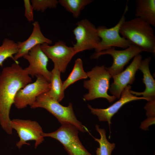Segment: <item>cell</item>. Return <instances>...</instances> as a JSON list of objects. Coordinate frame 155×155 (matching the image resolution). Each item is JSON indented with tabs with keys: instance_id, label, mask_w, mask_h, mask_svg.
I'll list each match as a JSON object with an SVG mask.
<instances>
[{
	"instance_id": "10",
	"label": "cell",
	"mask_w": 155,
	"mask_h": 155,
	"mask_svg": "<svg viewBox=\"0 0 155 155\" xmlns=\"http://www.w3.org/2000/svg\"><path fill=\"white\" fill-rule=\"evenodd\" d=\"M36 80L20 89L15 96L13 104L19 109L30 106L35 101L37 97L48 92L51 88L50 82L41 75L36 76Z\"/></svg>"
},
{
	"instance_id": "12",
	"label": "cell",
	"mask_w": 155,
	"mask_h": 155,
	"mask_svg": "<svg viewBox=\"0 0 155 155\" xmlns=\"http://www.w3.org/2000/svg\"><path fill=\"white\" fill-rule=\"evenodd\" d=\"M23 57L29 63L28 66L24 69L28 75L33 77L42 75L50 82L51 73L47 68L49 58L42 50L40 44L34 47Z\"/></svg>"
},
{
	"instance_id": "13",
	"label": "cell",
	"mask_w": 155,
	"mask_h": 155,
	"mask_svg": "<svg viewBox=\"0 0 155 155\" xmlns=\"http://www.w3.org/2000/svg\"><path fill=\"white\" fill-rule=\"evenodd\" d=\"M141 55L135 56L131 64L124 70L112 78L113 82L110 86L111 93L116 98H120L122 92L128 85L132 84L135 80V74L142 60Z\"/></svg>"
},
{
	"instance_id": "15",
	"label": "cell",
	"mask_w": 155,
	"mask_h": 155,
	"mask_svg": "<svg viewBox=\"0 0 155 155\" xmlns=\"http://www.w3.org/2000/svg\"><path fill=\"white\" fill-rule=\"evenodd\" d=\"M32 32L29 37L26 40L18 42L17 43L18 51L14 56L15 62L19 58L28 54L30 50L35 46L47 43L51 44L52 41L46 37L42 34L38 22L36 21L33 23Z\"/></svg>"
},
{
	"instance_id": "8",
	"label": "cell",
	"mask_w": 155,
	"mask_h": 155,
	"mask_svg": "<svg viewBox=\"0 0 155 155\" xmlns=\"http://www.w3.org/2000/svg\"><path fill=\"white\" fill-rule=\"evenodd\" d=\"M76 25L73 31L76 40L73 46L76 53L95 49L100 40L97 28L86 19L78 22Z\"/></svg>"
},
{
	"instance_id": "20",
	"label": "cell",
	"mask_w": 155,
	"mask_h": 155,
	"mask_svg": "<svg viewBox=\"0 0 155 155\" xmlns=\"http://www.w3.org/2000/svg\"><path fill=\"white\" fill-rule=\"evenodd\" d=\"M87 78V73L83 69L82 61L80 58H78L75 61L71 72L63 83V89L65 90L70 85L77 81Z\"/></svg>"
},
{
	"instance_id": "14",
	"label": "cell",
	"mask_w": 155,
	"mask_h": 155,
	"mask_svg": "<svg viewBox=\"0 0 155 155\" xmlns=\"http://www.w3.org/2000/svg\"><path fill=\"white\" fill-rule=\"evenodd\" d=\"M131 87L127 85L123 90L119 100L112 105L105 108H95L88 104L91 113L98 117L100 121H107L110 129L112 117L124 104L131 101L140 100H147L143 97H138L130 92Z\"/></svg>"
},
{
	"instance_id": "23",
	"label": "cell",
	"mask_w": 155,
	"mask_h": 155,
	"mask_svg": "<svg viewBox=\"0 0 155 155\" xmlns=\"http://www.w3.org/2000/svg\"><path fill=\"white\" fill-rule=\"evenodd\" d=\"M31 2L34 10L42 12L48 8H56L58 3L56 0H32Z\"/></svg>"
},
{
	"instance_id": "4",
	"label": "cell",
	"mask_w": 155,
	"mask_h": 155,
	"mask_svg": "<svg viewBox=\"0 0 155 155\" xmlns=\"http://www.w3.org/2000/svg\"><path fill=\"white\" fill-rule=\"evenodd\" d=\"M86 73L89 80L84 81L83 87L88 90V92L83 96L84 100L103 98L112 102L116 100L115 97L108 93L110 80L112 78L106 67L103 65L96 66Z\"/></svg>"
},
{
	"instance_id": "27",
	"label": "cell",
	"mask_w": 155,
	"mask_h": 155,
	"mask_svg": "<svg viewBox=\"0 0 155 155\" xmlns=\"http://www.w3.org/2000/svg\"><path fill=\"white\" fill-rule=\"evenodd\" d=\"M0 74H1V73H0Z\"/></svg>"
},
{
	"instance_id": "11",
	"label": "cell",
	"mask_w": 155,
	"mask_h": 155,
	"mask_svg": "<svg viewBox=\"0 0 155 155\" xmlns=\"http://www.w3.org/2000/svg\"><path fill=\"white\" fill-rule=\"evenodd\" d=\"M44 53L54 64V67L61 73H64L69 63L76 54L73 47L67 46L65 43L59 40L52 46L47 43L40 45Z\"/></svg>"
},
{
	"instance_id": "7",
	"label": "cell",
	"mask_w": 155,
	"mask_h": 155,
	"mask_svg": "<svg viewBox=\"0 0 155 155\" xmlns=\"http://www.w3.org/2000/svg\"><path fill=\"white\" fill-rule=\"evenodd\" d=\"M10 125L12 129L16 130L19 137V141L16 144L19 149L24 145H30L27 142L32 140L35 142L34 148L36 149L44 141L42 128L36 121L15 119L11 120Z\"/></svg>"
},
{
	"instance_id": "21",
	"label": "cell",
	"mask_w": 155,
	"mask_h": 155,
	"mask_svg": "<svg viewBox=\"0 0 155 155\" xmlns=\"http://www.w3.org/2000/svg\"><path fill=\"white\" fill-rule=\"evenodd\" d=\"M93 1L92 0H59L61 5L68 11L71 13L74 18H77L81 11Z\"/></svg>"
},
{
	"instance_id": "19",
	"label": "cell",
	"mask_w": 155,
	"mask_h": 155,
	"mask_svg": "<svg viewBox=\"0 0 155 155\" xmlns=\"http://www.w3.org/2000/svg\"><path fill=\"white\" fill-rule=\"evenodd\" d=\"M96 129L99 133L100 139L96 138L92 135L94 140L99 144V146L96 151V155H111V153L115 147L114 143H111L107 140L106 131L104 129L100 128L98 125H96Z\"/></svg>"
},
{
	"instance_id": "22",
	"label": "cell",
	"mask_w": 155,
	"mask_h": 155,
	"mask_svg": "<svg viewBox=\"0 0 155 155\" xmlns=\"http://www.w3.org/2000/svg\"><path fill=\"white\" fill-rule=\"evenodd\" d=\"M18 51L17 43L7 38L4 39L0 46V66L2 67L3 62L8 58L14 61V56Z\"/></svg>"
},
{
	"instance_id": "17",
	"label": "cell",
	"mask_w": 155,
	"mask_h": 155,
	"mask_svg": "<svg viewBox=\"0 0 155 155\" xmlns=\"http://www.w3.org/2000/svg\"><path fill=\"white\" fill-rule=\"evenodd\" d=\"M135 2V16L155 26V0H136Z\"/></svg>"
},
{
	"instance_id": "9",
	"label": "cell",
	"mask_w": 155,
	"mask_h": 155,
	"mask_svg": "<svg viewBox=\"0 0 155 155\" xmlns=\"http://www.w3.org/2000/svg\"><path fill=\"white\" fill-rule=\"evenodd\" d=\"M143 50L138 46L132 44L128 48L121 50H116L115 47L98 52H95L91 56L92 59H98L104 55H111L113 58L111 66L106 69L112 78L123 70L125 66L133 57L139 54Z\"/></svg>"
},
{
	"instance_id": "3",
	"label": "cell",
	"mask_w": 155,
	"mask_h": 155,
	"mask_svg": "<svg viewBox=\"0 0 155 155\" xmlns=\"http://www.w3.org/2000/svg\"><path fill=\"white\" fill-rule=\"evenodd\" d=\"M30 107L32 108H44L54 115L61 124H70L75 127L79 131L89 133L87 128L77 119L71 103L67 106H63L46 92L37 97Z\"/></svg>"
},
{
	"instance_id": "2",
	"label": "cell",
	"mask_w": 155,
	"mask_h": 155,
	"mask_svg": "<svg viewBox=\"0 0 155 155\" xmlns=\"http://www.w3.org/2000/svg\"><path fill=\"white\" fill-rule=\"evenodd\" d=\"M150 24L139 18L125 21L119 32L123 37L144 51L155 53V36Z\"/></svg>"
},
{
	"instance_id": "16",
	"label": "cell",
	"mask_w": 155,
	"mask_h": 155,
	"mask_svg": "<svg viewBox=\"0 0 155 155\" xmlns=\"http://www.w3.org/2000/svg\"><path fill=\"white\" fill-rule=\"evenodd\" d=\"M151 59V57H149L142 60L138 68L143 74L142 81L146 86L145 90L142 92L130 90V93L136 96L142 95L148 101L155 99V80L149 69V64Z\"/></svg>"
},
{
	"instance_id": "24",
	"label": "cell",
	"mask_w": 155,
	"mask_h": 155,
	"mask_svg": "<svg viewBox=\"0 0 155 155\" xmlns=\"http://www.w3.org/2000/svg\"><path fill=\"white\" fill-rule=\"evenodd\" d=\"M25 8V16L29 22L34 20L33 8L29 0L24 1Z\"/></svg>"
},
{
	"instance_id": "5",
	"label": "cell",
	"mask_w": 155,
	"mask_h": 155,
	"mask_svg": "<svg viewBox=\"0 0 155 155\" xmlns=\"http://www.w3.org/2000/svg\"><path fill=\"white\" fill-rule=\"evenodd\" d=\"M79 130L74 125L68 123L61 124L57 130L49 133L43 132V137H50L60 142L68 155H92L85 148L78 136Z\"/></svg>"
},
{
	"instance_id": "25",
	"label": "cell",
	"mask_w": 155,
	"mask_h": 155,
	"mask_svg": "<svg viewBox=\"0 0 155 155\" xmlns=\"http://www.w3.org/2000/svg\"><path fill=\"white\" fill-rule=\"evenodd\" d=\"M146 115L148 117H155V99L148 101L144 107Z\"/></svg>"
},
{
	"instance_id": "18",
	"label": "cell",
	"mask_w": 155,
	"mask_h": 155,
	"mask_svg": "<svg viewBox=\"0 0 155 155\" xmlns=\"http://www.w3.org/2000/svg\"><path fill=\"white\" fill-rule=\"evenodd\" d=\"M51 71V88L47 92L50 97L59 102L64 97V90L63 89V83L61 78V72L55 67Z\"/></svg>"
},
{
	"instance_id": "1",
	"label": "cell",
	"mask_w": 155,
	"mask_h": 155,
	"mask_svg": "<svg viewBox=\"0 0 155 155\" xmlns=\"http://www.w3.org/2000/svg\"><path fill=\"white\" fill-rule=\"evenodd\" d=\"M31 78L18 62L4 67L0 76V125L7 134H11L9 113L16 95L20 89L32 83Z\"/></svg>"
},
{
	"instance_id": "6",
	"label": "cell",
	"mask_w": 155,
	"mask_h": 155,
	"mask_svg": "<svg viewBox=\"0 0 155 155\" xmlns=\"http://www.w3.org/2000/svg\"><path fill=\"white\" fill-rule=\"evenodd\" d=\"M128 10L127 2L121 18L115 26L110 28L103 26L97 28L98 35L100 40L95 49L96 52L112 47H116L125 49L132 44L129 41L121 36L119 34L121 26L125 21V16Z\"/></svg>"
},
{
	"instance_id": "26",
	"label": "cell",
	"mask_w": 155,
	"mask_h": 155,
	"mask_svg": "<svg viewBox=\"0 0 155 155\" xmlns=\"http://www.w3.org/2000/svg\"><path fill=\"white\" fill-rule=\"evenodd\" d=\"M155 123V117H148L141 122L140 127L142 130L147 131L148 130V128L150 126L154 124Z\"/></svg>"
}]
</instances>
